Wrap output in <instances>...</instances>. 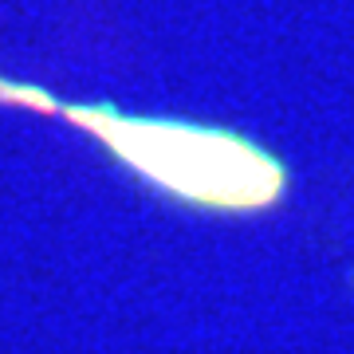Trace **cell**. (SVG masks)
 <instances>
[{
	"label": "cell",
	"mask_w": 354,
	"mask_h": 354,
	"mask_svg": "<svg viewBox=\"0 0 354 354\" xmlns=\"http://www.w3.org/2000/svg\"><path fill=\"white\" fill-rule=\"evenodd\" d=\"M79 127L95 130L111 153L138 169L158 189L181 201L221 209V213H256L283 197V165L256 142L228 130L162 122V118H127L118 111H67Z\"/></svg>",
	"instance_id": "1"
}]
</instances>
